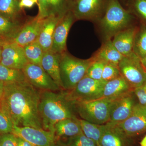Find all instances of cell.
Instances as JSON below:
<instances>
[{"label":"cell","mask_w":146,"mask_h":146,"mask_svg":"<svg viewBox=\"0 0 146 146\" xmlns=\"http://www.w3.org/2000/svg\"><path fill=\"white\" fill-rule=\"evenodd\" d=\"M41 93L27 81L4 84L1 110L14 125L43 129L39 110Z\"/></svg>","instance_id":"1"},{"label":"cell","mask_w":146,"mask_h":146,"mask_svg":"<svg viewBox=\"0 0 146 146\" xmlns=\"http://www.w3.org/2000/svg\"><path fill=\"white\" fill-rule=\"evenodd\" d=\"M39 110L43 129L54 133L56 123L77 117L74 104L66 98L64 90L41 91Z\"/></svg>","instance_id":"2"},{"label":"cell","mask_w":146,"mask_h":146,"mask_svg":"<svg viewBox=\"0 0 146 146\" xmlns=\"http://www.w3.org/2000/svg\"><path fill=\"white\" fill-rule=\"evenodd\" d=\"M94 60L93 57L82 60L71 56L65 52L62 54L60 71L63 90L69 91L74 88L86 76L88 68Z\"/></svg>","instance_id":"3"},{"label":"cell","mask_w":146,"mask_h":146,"mask_svg":"<svg viewBox=\"0 0 146 146\" xmlns=\"http://www.w3.org/2000/svg\"><path fill=\"white\" fill-rule=\"evenodd\" d=\"M132 16L118 0H109L105 13L100 21L101 27L107 39L129 27Z\"/></svg>","instance_id":"4"},{"label":"cell","mask_w":146,"mask_h":146,"mask_svg":"<svg viewBox=\"0 0 146 146\" xmlns=\"http://www.w3.org/2000/svg\"><path fill=\"white\" fill-rule=\"evenodd\" d=\"M113 100L102 98L89 101L74 103V107L81 119L102 125L109 122L110 106Z\"/></svg>","instance_id":"5"},{"label":"cell","mask_w":146,"mask_h":146,"mask_svg":"<svg viewBox=\"0 0 146 146\" xmlns=\"http://www.w3.org/2000/svg\"><path fill=\"white\" fill-rule=\"evenodd\" d=\"M106 82L85 76L72 89L64 91L66 98L72 103L94 100L102 98Z\"/></svg>","instance_id":"6"},{"label":"cell","mask_w":146,"mask_h":146,"mask_svg":"<svg viewBox=\"0 0 146 146\" xmlns=\"http://www.w3.org/2000/svg\"><path fill=\"white\" fill-rule=\"evenodd\" d=\"M120 74L134 89L146 82V70L141 58L134 52L124 56L118 65Z\"/></svg>","instance_id":"7"},{"label":"cell","mask_w":146,"mask_h":146,"mask_svg":"<svg viewBox=\"0 0 146 146\" xmlns=\"http://www.w3.org/2000/svg\"><path fill=\"white\" fill-rule=\"evenodd\" d=\"M22 70L27 81L40 91H58L63 90L40 65L29 63Z\"/></svg>","instance_id":"8"},{"label":"cell","mask_w":146,"mask_h":146,"mask_svg":"<svg viewBox=\"0 0 146 146\" xmlns=\"http://www.w3.org/2000/svg\"><path fill=\"white\" fill-rule=\"evenodd\" d=\"M11 133L33 146H53L56 143L54 132L43 129L13 125Z\"/></svg>","instance_id":"9"},{"label":"cell","mask_w":146,"mask_h":146,"mask_svg":"<svg viewBox=\"0 0 146 146\" xmlns=\"http://www.w3.org/2000/svg\"><path fill=\"white\" fill-rule=\"evenodd\" d=\"M116 125L129 138L146 132V107L136 103L130 116Z\"/></svg>","instance_id":"10"},{"label":"cell","mask_w":146,"mask_h":146,"mask_svg":"<svg viewBox=\"0 0 146 146\" xmlns=\"http://www.w3.org/2000/svg\"><path fill=\"white\" fill-rule=\"evenodd\" d=\"M133 90L112 100L108 123L116 124L123 121L131 114L136 103Z\"/></svg>","instance_id":"11"},{"label":"cell","mask_w":146,"mask_h":146,"mask_svg":"<svg viewBox=\"0 0 146 146\" xmlns=\"http://www.w3.org/2000/svg\"><path fill=\"white\" fill-rule=\"evenodd\" d=\"M29 63L23 47L14 41L4 42L0 64L12 69L23 70Z\"/></svg>","instance_id":"12"},{"label":"cell","mask_w":146,"mask_h":146,"mask_svg":"<svg viewBox=\"0 0 146 146\" xmlns=\"http://www.w3.org/2000/svg\"><path fill=\"white\" fill-rule=\"evenodd\" d=\"M75 18L73 12L69 10L60 18L55 29L50 50L59 54L65 52L68 33Z\"/></svg>","instance_id":"13"},{"label":"cell","mask_w":146,"mask_h":146,"mask_svg":"<svg viewBox=\"0 0 146 146\" xmlns=\"http://www.w3.org/2000/svg\"><path fill=\"white\" fill-rule=\"evenodd\" d=\"M102 127L100 146H131V138L126 136L117 125L107 123L103 125Z\"/></svg>","instance_id":"14"},{"label":"cell","mask_w":146,"mask_h":146,"mask_svg":"<svg viewBox=\"0 0 146 146\" xmlns=\"http://www.w3.org/2000/svg\"><path fill=\"white\" fill-rule=\"evenodd\" d=\"M45 20V19H41L36 16L25 23L13 41L24 47L36 41L44 25Z\"/></svg>","instance_id":"15"},{"label":"cell","mask_w":146,"mask_h":146,"mask_svg":"<svg viewBox=\"0 0 146 146\" xmlns=\"http://www.w3.org/2000/svg\"><path fill=\"white\" fill-rule=\"evenodd\" d=\"M138 29L136 27H129L113 36L112 44L123 56H127L133 52L134 42Z\"/></svg>","instance_id":"16"},{"label":"cell","mask_w":146,"mask_h":146,"mask_svg":"<svg viewBox=\"0 0 146 146\" xmlns=\"http://www.w3.org/2000/svg\"><path fill=\"white\" fill-rule=\"evenodd\" d=\"M103 0H78L72 12L78 20H89L100 14Z\"/></svg>","instance_id":"17"},{"label":"cell","mask_w":146,"mask_h":146,"mask_svg":"<svg viewBox=\"0 0 146 146\" xmlns=\"http://www.w3.org/2000/svg\"><path fill=\"white\" fill-rule=\"evenodd\" d=\"M39 12L41 19L51 16H62L68 10V0H38Z\"/></svg>","instance_id":"18"},{"label":"cell","mask_w":146,"mask_h":146,"mask_svg":"<svg viewBox=\"0 0 146 146\" xmlns=\"http://www.w3.org/2000/svg\"><path fill=\"white\" fill-rule=\"evenodd\" d=\"M61 54L51 50L44 52L41 60V66L61 89L60 63Z\"/></svg>","instance_id":"19"},{"label":"cell","mask_w":146,"mask_h":146,"mask_svg":"<svg viewBox=\"0 0 146 146\" xmlns=\"http://www.w3.org/2000/svg\"><path fill=\"white\" fill-rule=\"evenodd\" d=\"M123 56L116 48L111 39H106L93 58L94 60H100L106 64L118 67Z\"/></svg>","instance_id":"20"},{"label":"cell","mask_w":146,"mask_h":146,"mask_svg":"<svg viewBox=\"0 0 146 146\" xmlns=\"http://www.w3.org/2000/svg\"><path fill=\"white\" fill-rule=\"evenodd\" d=\"M62 16H51L45 19L44 25L36 40L44 52L51 50L55 29Z\"/></svg>","instance_id":"21"},{"label":"cell","mask_w":146,"mask_h":146,"mask_svg":"<svg viewBox=\"0 0 146 146\" xmlns=\"http://www.w3.org/2000/svg\"><path fill=\"white\" fill-rule=\"evenodd\" d=\"M125 79L121 75L106 82L105 84L102 98L114 100L132 91Z\"/></svg>","instance_id":"22"},{"label":"cell","mask_w":146,"mask_h":146,"mask_svg":"<svg viewBox=\"0 0 146 146\" xmlns=\"http://www.w3.org/2000/svg\"><path fill=\"white\" fill-rule=\"evenodd\" d=\"M54 130L56 140L72 137L82 132L77 117L65 119L58 122L55 125Z\"/></svg>","instance_id":"23"},{"label":"cell","mask_w":146,"mask_h":146,"mask_svg":"<svg viewBox=\"0 0 146 146\" xmlns=\"http://www.w3.org/2000/svg\"><path fill=\"white\" fill-rule=\"evenodd\" d=\"M24 24L0 16V40L4 42L13 41Z\"/></svg>","instance_id":"24"},{"label":"cell","mask_w":146,"mask_h":146,"mask_svg":"<svg viewBox=\"0 0 146 146\" xmlns=\"http://www.w3.org/2000/svg\"><path fill=\"white\" fill-rule=\"evenodd\" d=\"M21 9L18 0H0V16L12 21H19Z\"/></svg>","instance_id":"25"},{"label":"cell","mask_w":146,"mask_h":146,"mask_svg":"<svg viewBox=\"0 0 146 146\" xmlns=\"http://www.w3.org/2000/svg\"><path fill=\"white\" fill-rule=\"evenodd\" d=\"M78 121L83 134L94 141L98 146H100V141L102 133L103 125L96 124L82 119H78Z\"/></svg>","instance_id":"26"},{"label":"cell","mask_w":146,"mask_h":146,"mask_svg":"<svg viewBox=\"0 0 146 146\" xmlns=\"http://www.w3.org/2000/svg\"><path fill=\"white\" fill-rule=\"evenodd\" d=\"M0 81L7 84L27 80L22 70L8 68L0 64Z\"/></svg>","instance_id":"27"},{"label":"cell","mask_w":146,"mask_h":146,"mask_svg":"<svg viewBox=\"0 0 146 146\" xmlns=\"http://www.w3.org/2000/svg\"><path fill=\"white\" fill-rule=\"evenodd\" d=\"M59 146H98L93 140L87 138L82 132L72 137L56 140Z\"/></svg>","instance_id":"28"},{"label":"cell","mask_w":146,"mask_h":146,"mask_svg":"<svg viewBox=\"0 0 146 146\" xmlns=\"http://www.w3.org/2000/svg\"><path fill=\"white\" fill-rule=\"evenodd\" d=\"M24 51L29 63L41 66L44 52L39 43L35 41L23 47Z\"/></svg>","instance_id":"29"},{"label":"cell","mask_w":146,"mask_h":146,"mask_svg":"<svg viewBox=\"0 0 146 146\" xmlns=\"http://www.w3.org/2000/svg\"><path fill=\"white\" fill-rule=\"evenodd\" d=\"M133 52L142 59L146 56V25L138 29L134 42Z\"/></svg>","instance_id":"30"},{"label":"cell","mask_w":146,"mask_h":146,"mask_svg":"<svg viewBox=\"0 0 146 146\" xmlns=\"http://www.w3.org/2000/svg\"><path fill=\"white\" fill-rule=\"evenodd\" d=\"M105 65L102 61L94 60L88 68L86 76L96 80H102V74Z\"/></svg>","instance_id":"31"},{"label":"cell","mask_w":146,"mask_h":146,"mask_svg":"<svg viewBox=\"0 0 146 146\" xmlns=\"http://www.w3.org/2000/svg\"><path fill=\"white\" fill-rule=\"evenodd\" d=\"M121 75L118 67L106 64L102 74V80L106 82L116 78Z\"/></svg>","instance_id":"32"},{"label":"cell","mask_w":146,"mask_h":146,"mask_svg":"<svg viewBox=\"0 0 146 146\" xmlns=\"http://www.w3.org/2000/svg\"><path fill=\"white\" fill-rule=\"evenodd\" d=\"M13 124L10 118L2 111H0V135L11 133Z\"/></svg>","instance_id":"33"},{"label":"cell","mask_w":146,"mask_h":146,"mask_svg":"<svg viewBox=\"0 0 146 146\" xmlns=\"http://www.w3.org/2000/svg\"><path fill=\"white\" fill-rule=\"evenodd\" d=\"M133 91L138 103L146 107V82L141 86L133 89Z\"/></svg>","instance_id":"34"},{"label":"cell","mask_w":146,"mask_h":146,"mask_svg":"<svg viewBox=\"0 0 146 146\" xmlns=\"http://www.w3.org/2000/svg\"><path fill=\"white\" fill-rule=\"evenodd\" d=\"M0 146H17V137L12 133L0 135Z\"/></svg>","instance_id":"35"},{"label":"cell","mask_w":146,"mask_h":146,"mask_svg":"<svg viewBox=\"0 0 146 146\" xmlns=\"http://www.w3.org/2000/svg\"><path fill=\"white\" fill-rule=\"evenodd\" d=\"M134 7L136 12L146 24V0H135Z\"/></svg>","instance_id":"36"},{"label":"cell","mask_w":146,"mask_h":146,"mask_svg":"<svg viewBox=\"0 0 146 146\" xmlns=\"http://www.w3.org/2000/svg\"><path fill=\"white\" fill-rule=\"evenodd\" d=\"M35 3L32 0H21L19 2V6L21 9L23 7L31 8Z\"/></svg>","instance_id":"37"},{"label":"cell","mask_w":146,"mask_h":146,"mask_svg":"<svg viewBox=\"0 0 146 146\" xmlns=\"http://www.w3.org/2000/svg\"><path fill=\"white\" fill-rule=\"evenodd\" d=\"M17 146H33L28 142L22 138L18 137H17Z\"/></svg>","instance_id":"38"},{"label":"cell","mask_w":146,"mask_h":146,"mask_svg":"<svg viewBox=\"0 0 146 146\" xmlns=\"http://www.w3.org/2000/svg\"><path fill=\"white\" fill-rule=\"evenodd\" d=\"M4 87V84L2 82L0 81V99L3 96Z\"/></svg>","instance_id":"39"},{"label":"cell","mask_w":146,"mask_h":146,"mask_svg":"<svg viewBox=\"0 0 146 146\" xmlns=\"http://www.w3.org/2000/svg\"><path fill=\"white\" fill-rule=\"evenodd\" d=\"M4 42L0 40V62L1 60L2 53L3 44Z\"/></svg>","instance_id":"40"},{"label":"cell","mask_w":146,"mask_h":146,"mask_svg":"<svg viewBox=\"0 0 146 146\" xmlns=\"http://www.w3.org/2000/svg\"><path fill=\"white\" fill-rule=\"evenodd\" d=\"M141 146H146V135L140 142Z\"/></svg>","instance_id":"41"},{"label":"cell","mask_w":146,"mask_h":146,"mask_svg":"<svg viewBox=\"0 0 146 146\" xmlns=\"http://www.w3.org/2000/svg\"><path fill=\"white\" fill-rule=\"evenodd\" d=\"M141 62H142V64L144 67V68H145L146 70V56L143 58L141 59Z\"/></svg>","instance_id":"42"},{"label":"cell","mask_w":146,"mask_h":146,"mask_svg":"<svg viewBox=\"0 0 146 146\" xmlns=\"http://www.w3.org/2000/svg\"><path fill=\"white\" fill-rule=\"evenodd\" d=\"M32 1H34L35 3H37L38 0H32Z\"/></svg>","instance_id":"43"},{"label":"cell","mask_w":146,"mask_h":146,"mask_svg":"<svg viewBox=\"0 0 146 146\" xmlns=\"http://www.w3.org/2000/svg\"><path fill=\"white\" fill-rule=\"evenodd\" d=\"M53 146H59V145H57V144H56H56H55V145H53Z\"/></svg>","instance_id":"44"},{"label":"cell","mask_w":146,"mask_h":146,"mask_svg":"<svg viewBox=\"0 0 146 146\" xmlns=\"http://www.w3.org/2000/svg\"><path fill=\"white\" fill-rule=\"evenodd\" d=\"M1 104H0V111H1Z\"/></svg>","instance_id":"45"},{"label":"cell","mask_w":146,"mask_h":146,"mask_svg":"<svg viewBox=\"0 0 146 146\" xmlns=\"http://www.w3.org/2000/svg\"><path fill=\"white\" fill-rule=\"evenodd\" d=\"M18 1H19V2H20V1H21V0H18Z\"/></svg>","instance_id":"46"}]
</instances>
